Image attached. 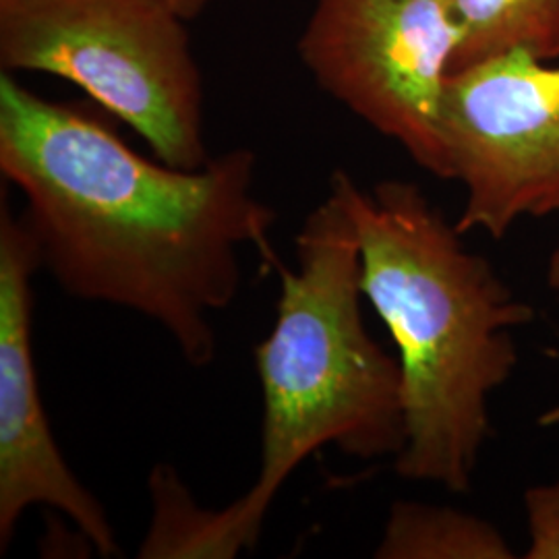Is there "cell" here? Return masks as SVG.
Returning a JSON list of instances; mask_svg holds the SVG:
<instances>
[{
	"mask_svg": "<svg viewBox=\"0 0 559 559\" xmlns=\"http://www.w3.org/2000/svg\"><path fill=\"white\" fill-rule=\"evenodd\" d=\"M547 282L554 290H559V245L556 247V251L551 253V260L547 265Z\"/></svg>",
	"mask_w": 559,
	"mask_h": 559,
	"instance_id": "cell-13",
	"label": "cell"
},
{
	"mask_svg": "<svg viewBox=\"0 0 559 559\" xmlns=\"http://www.w3.org/2000/svg\"><path fill=\"white\" fill-rule=\"evenodd\" d=\"M378 559H512L500 528L454 508L396 501L373 554Z\"/></svg>",
	"mask_w": 559,
	"mask_h": 559,
	"instance_id": "cell-9",
	"label": "cell"
},
{
	"mask_svg": "<svg viewBox=\"0 0 559 559\" xmlns=\"http://www.w3.org/2000/svg\"><path fill=\"white\" fill-rule=\"evenodd\" d=\"M459 41L448 0H316L299 55L321 90L452 180L441 106Z\"/></svg>",
	"mask_w": 559,
	"mask_h": 559,
	"instance_id": "cell-5",
	"label": "cell"
},
{
	"mask_svg": "<svg viewBox=\"0 0 559 559\" xmlns=\"http://www.w3.org/2000/svg\"><path fill=\"white\" fill-rule=\"evenodd\" d=\"M150 493L154 514L140 558L230 559L245 551L226 512L200 508L173 466H154Z\"/></svg>",
	"mask_w": 559,
	"mask_h": 559,
	"instance_id": "cell-10",
	"label": "cell"
},
{
	"mask_svg": "<svg viewBox=\"0 0 559 559\" xmlns=\"http://www.w3.org/2000/svg\"><path fill=\"white\" fill-rule=\"evenodd\" d=\"M0 173L62 290L156 321L191 367L216 357L212 316L239 293L240 247L270 263L276 212L253 195L255 154L195 170L143 158L90 110L0 73Z\"/></svg>",
	"mask_w": 559,
	"mask_h": 559,
	"instance_id": "cell-1",
	"label": "cell"
},
{
	"mask_svg": "<svg viewBox=\"0 0 559 559\" xmlns=\"http://www.w3.org/2000/svg\"><path fill=\"white\" fill-rule=\"evenodd\" d=\"M460 41L452 73L503 55L559 59V0H448Z\"/></svg>",
	"mask_w": 559,
	"mask_h": 559,
	"instance_id": "cell-8",
	"label": "cell"
},
{
	"mask_svg": "<svg viewBox=\"0 0 559 559\" xmlns=\"http://www.w3.org/2000/svg\"><path fill=\"white\" fill-rule=\"evenodd\" d=\"M528 524L526 559H559V480L535 485L524 491Z\"/></svg>",
	"mask_w": 559,
	"mask_h": 559,
	"instance_id": "cell-11",
	"label": "cell"
},
{
	"mask_svg": "<svg viewBox=\"0 0 559 559\" xmlns=\"http://www.w3.org/2000/svg\"><path fill=\"white\" fill-rule=\"evenodd\" d=\"M40 251L23 216L0 203V549L11 545L21 514L48 506L71 520L102 558L119 554L100 501L60 454L41 402L32 350V278Z\"/></svg>",
	"mask_w": 559,
	"mask_h": 559,
	"instance_id": "cell-7",
	"label": "cell"
},
{
	"mask_svg": "<svg viewBox=\"0 0 559 559\" xmlns=\"http://www.w3.org/2000/svg\"><path fill=\"white\" fill-rule=\"evenodd\" d=\"M330 189L357 230L362 295L399 348L404 448L394 468L464 493L491 433L489 399L519 365L512 330L535 311L419 185L365 191L336 170Z\"/></svg>",
	"mask_w": 559,
	"mask_h": 559,
	"instance_id": "cell-2",
	"label": "cell"
},
{
	"mask_svg": "<svg viewBox=\"0 0 559 559\" xmlns=\"http://www.w3.org/2000/svg\"><path fill=\"white\" fill-rule=\"evenodd\" d=\"M441 131L466 191L462 235L503 239L522 218L559 216V64L503 55L454 71Z\"/></svg>",
	"mask_w": 559,
	"mask_h": 559,
	"instance_id": "cell-6",
	"label": "cell"
},
{
	"mask_svg": "<svg viewBox=\"0 0 559 559\" xmlns=\"http://www.w3.org/2000/svg\"><path fill=\"white\" fill-rule=\"evenodd\" d=\"M0 67L75 83L168 166L212 160L200 69L164 0H0Z\"/></svg>",
	"mask_w": 559,
	"mask_h": 559,
	"instance_id": "cell-4",
	"label": "cell"
},
{
	"mask_svg": "<svg viewBox=\"0 0 559 559\" xmlns=\"http://www.w3.org/2000/svg\"><path fill=\"white\" fill-rule=\"evenodd\" d=\"M182 21L195 20L210 0H164Z\"/></svg>",
	"mask_w": 559,
	"mask_h": 559,
	"instance_id": "cell-12",
	"label": "cell"
},
{
	"mask_svg": "<svg viewBox=\"0 0 559 559\" xmlns=\"http://www.w3.org/2000/svg\"><path fill=\"white\" fill-rule=\"evenodd\" d=\"M295 245L297 267L276 263V321L255 346L260 475L228 506L253 547L282 485L323 445L360 460L396 459L404 448L400 360L365 325L359 239L334 189L305 218Z\"/></svg>",
	"mask_w": 559,
	"mask_h": 559,
	"instance_id": "cell-3",
	"label": "cell"
}]
</instances>
